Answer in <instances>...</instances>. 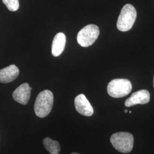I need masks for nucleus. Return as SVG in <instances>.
<instances>
[{
	"label": "nucleus",
	"mask_w": 154,
	"mask_h": 154,
	"mask_svg": "<svg viewBox=\"0 0 154 154\" xmlns=\"http://www.w3.org/2000/svg\"><path fill=\"white\" fill-rule=\"evenodd\" d=\"M54 96L49 90H45L39 94L35 99L34 110L39 118H45L51 112L53 106Z\"/></svg>",
	"instance_id": "f257e3e1"
},
{
	"label": "nucleus",
	"mask_w": 154,
	"mask_h": 154,
	"mask_svg": "<svg viewBox=\"0 0 154 154\" xmlns=\"http://www.w3.org/2000/svg\"><path fill=\"white\" fill-rule=\"evenodd\" d=\"M137 13L134 6L127 4L122 9L121 13L118 17L116 26L121 32H127L132 28L135 22Z\"/></svg>",
	"instance_id": "f03ea898"
},
{
	"label": "nucleus",
	"mask_w": 154,
	"mask_h": 154,
	"mask_svg": "<svg viewBox=\"0 0 154 154\" xmlns=\"http://www.w3.org/2000/svg\"><path fill=\"white\" fill-rule=\"evenodd\" d=\"M110 142L117 151L127 154L130 152L133 149L134 137L129 132H116L111 135Z\"/></svg>",
	"instance_id": "7ed1b4c3"
},
{
	"label": "nucleus",
	"mask_w": 154,
	"mask_h": 154,
	"mask_svg": "<svg viewBox=\"0 0 154 154\" xmlns=\"http://www.w3.org/2000/svg\"><path fill=\"white\" fill-rule=\"evenodd\" d=\"M132 84L127 79H114L110 81L107 86L109 95L116 98H122L130 93Z\"/></svg>",
	"instance_id": "20e7f679"
},
{
	"label": "nucleus",
	"mask_w": 154,
	"mask_h": 154,
	"mask_svg": "<svg viewBox=\"0 0 154 154\" xmlns=\"http://www.w3.org/2000/svg\"><path fill=\"white\" fill-rule=\"evenodd\" d=\"M99 28L98 26L90 24L82 28L77 35V42L84 48L93 44L99 36Z\"/></svg>",
	"instance_id": "39448f33"
},
{
	"label": "nucleus",
	"mask_w": 154,
	"mask_h": 154,
	"mask_svg": "<svg viewBox=\"0 0 154 154\" xmlns=\"http://www.w3.org/2000/svg\"><path fill=\"white\" fill-rule=\"evenodd\" d=\"M74 105L75 109L80 114L86 116L93 114V108L84 94L77 95L74 99Z\"/></svg>",
	"instance_id": "423d86ee"
},
{
	"label": "nucleus",
	"mask_w": 154,
	"mask_h": 154,
	"mask_svg": "<svg viewBox=\"0 0 154 154\" xmlns=\"http://www.w3.org/2000/svg\"><path fill=\"white\" fill-rule=\"evenodd\" d=\"M32 89L28 83H24L14 91L13 98L19 103L26 105L30 99Z\"/></svg>",
	"instance_id": "0eeeda50"
},
{
	"label": "nucleus",
	"mask_w": 154,
	"mask_h": 154,
	"mask_svg": "<svg viewBox=\"0 0 154 154\" xmlns=\"http://www.w3.org/2000/svg\"><path fill=\"white\" fill-rule=\"evenodd\" d=\"M150 100V94L146 90H141L132 94L131 96L125 101L126 107H131L134 105L147 104Z\"/></svg>",
	"instance_id": "6e6552de"
},
{
	"label": "nucleus",
	"mask_w": 154,
	"mask_h": 154,
	"mask_svg": "<svg viewBox=\"0 0 154 154\" xmlns=\"http://www.w3.org/2000/svg\"><path fill=\"white\" fill-rule=\"evenodd\" d=\"M20 71L14 65L5 67L0 70V82L2 83L11 82L18 76Z\"/></svg>",
	"instance_id": "1a4fd4ad"
},
{
	"label": "nucleus",
	"mask_w": 154,
	"mask_h": 154,
	"mask_svg": "<svg viewBox=\"0 0 154 154\" xmlns=\"http://www.w3.org/2000/svg\"><path fill=\"white\" fill-rule=\"evenodd\" d=\"M66 35L64 33H57L52 43L51 53L54 57H58L63 51L66 45Z\"/></svg>",
	"instance_id": "9d476101"
},
{
	"label": "nucleus",
	"mask_w": 154,
	"mask_h": 154,
	"mask_svg": "<svg viewBox=\"0 0 154 154\" xmlns=\"http://www.w3.org/2000/svg\"><path fill=\"white\" fill-rule=\"evenodd\" d=\"M45 148L50 154H58L60 151V144L58 142L49 138H45L43 140Z\"/></svg>",
	"instance_id": "9b49d317"
},
{
	"label": "nucleus",
	"mask_w": 154,
	"mask_h": 154,
	"mask_svg": "<svg viewBox=\"0 0 154 154\" xmlns=\"http://www.w3.org/2000/svg\"><path fill=\"white\" fill-rule=\"evenodd\" d=\"M2 2L10 11H17L20 7L19 0H2Z\"/></svg>",
	"instance_id": "f8f14e48"
},
{
	"label": "nucleus",
	"mask_w": 154,
	"mask_h": 154,
	"mask_svg": "<svg viewBox=\"0 0 154 154\" xmlns=\"http://www.w3.org/2000/svg\"><path fill=\"white\" fill-rule=\"evenodd\" d=\"M71 154H78V153H77V152H73V153H72Z\"/></svg>",
	"instance_id": "ddd939ff"
},
{
	"label": "nucleus",
	"mask_w": 154,
	"mask_h": 154,
	"mask_svg": "<svg viewBox=\"0 0 154 154\" xmlns=\"http://www.w3.org/2000/svg\"><path fill=\"white\" fill-rule=\"evenodd\" d=\"M128 112V110H125V112H126V113H127Z\"/></svg>",
	"instance_id": "4468645a"
},
{
	"label": "nucleus",
	"mask_w": 154,
	"mask_h": 154,
	"mask_svg": "<svg viewBox=\"0 0 154 154\" xmlns=\"http://www.w3.org/2000/svg\"></svg>",
	"instance_id": "2eb2a0df"
}]
</instances>
